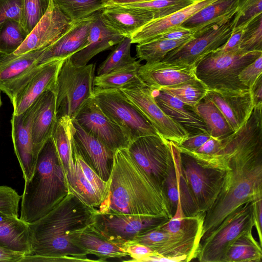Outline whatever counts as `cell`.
<instances>
[{
  "label": "cell",
  "mask_w": 262,
  "mask_h": 262,
  "mask_svg": "<svg viewBox=\"0 0 262 262\" xmlns=\"http://www.w3.org/2000/svg\"><path fill=\"white\" fill-rule=\"evenodd\" d=\"M226 168L220 191L205 212L199 244L239 206L262 196V110L254 108L247 121L222 139L216 157Z\"/></svg>",
  "instance_id": "1"
},
{
  "label": "cell",
  "mask_w": 262,
  "mask_h": 262,
  "mask_svg": "<svg viewBox=\"0 0 262 262\" xmlns=\"http://www.w3.org/2000/svg\"><path fill=\"white\" fill-rule=\"evenodd\" d=\"M96 209L69 193L52 209L28 223L30 233L29 261H93L73 243L80 232L93 224Z\"/></svg>",
  "instance_id": "2"
},
{
  "label": "cell",
  "mask_w": 262,
  "mask_h": 262,
  "mask_svg": "<svg viewBox=\"0 0 262 262\" xmlns=\"http://www.w3.org/2000/svg\"><path fill=\"white\" fill-rule=\"evenodd\" d=\"M96 209L100 213L172 217L163 188L138 165L126 148L115 151L105 194Z\"/></svg>",
  "instance_id": "3"
},
{
  "label": "cell",
  "mask_w": 262,
  "mask_h": 262,
  "mask_svg": "<svg viewBox=\"0 0 262 262\" xmlns=\"http://www.w3.org/2000/svg\"><path fill=\"white\" fill-rule=\"evenodd\" d=\"M69 193L65 171L51 136L38 154L31 179L25 182L19 218L27 223L36 221Z\"/></svg>",
  "instance_id": "4"
},
{
  "label": "cell",
  "mask_w": 262,
  "mask_h": 262,
  "mask_svg": "<svg viewBox=\"0 0 262 262\" xmlns=\"http://www.w3.org/2000/svg\"><path fill=\"white\" fill-rule=\"evenodd\" d=\"M262 55V51L238 49L229 52L214 51L195 67V75L209 90L249 89L238 79L241 71Z\"/></svg>",
  "instance_id": "5"
},
{
  "label": "cell",
  "mask_w": 262,
  "mask_h": 262,
  "mask_svg": "<svg viewBox=\"0 0 262 262\" xmlns=\"http://www.w3.org/2000/svg\"><path fill=\"white\" fill-rule=\"evenodd\" d=\"M95 65L77 66L68 57L58 73L55 92L57 119L68 116L74 120L93 96Z\"/></svg>",
  "instance_id": "6"
},
{
  "label": "cell",
  "mask_w": 262,
  "mask_h": 262,
  "mask_svg": "<svg viewBox=\"0 0 262 262\" xmlns=\"http://www.w3.org/2000/svg\"><path fill=\"white\" fill-rule=\"evenodd\" d=\"M253 203L247 202L230 213L202 243L194 259L201 262H223L229 246L238 237L252 230Z\"/></svg>",
  "instance_id": "7"
},
{
  "label": "cell",
  "mask_w": 262,
  "mask_h": 262,
  "mask_svg": "<svg viewBox=\"0 0 262 262\" xmlns=\"http://www.w3.org/2000/svg\"><path fill=\"white\" fill-rule=\"evenodd\" d=\"M237 19V11L230 16L194 32L190 40L170 51L162 61L196 67L205 56L227 42Z\"/></svg>",
  "instance_id": "8"
},
{
  "label": "cell",
  "mask_w": 262,
  "mask_h": 262,
  "mask_svg": "<svg viewBox=\"0 0 262 262\" xmlns=\"http://www.w3.org/2000/svg\"><path fill=\"white\" fill-rule=\"evenodd\" d=\"M102 112L121 127L131 140L159 134L120 89L93 88L92 97Z\"/></svg>",
  "instance_id": "9"
},
{
  "label": "cell",
  "mask_w": 262,
  "mask_h": 262,
  "mask_svg": "<svg viewBox=\"0 0 262 262\" xmlns=\"http://www.w3.org/2000/svg\"><path fill=\"white\" fill-rule=\"evenodd\" d=\"M169 219L163 216L100 213L96 211L92 226L109 241L121 246L158 227Z\"/></svg>",
  "instance_id": "10"
},
{
  "label": "cell",
  "mask_w": 262,
  "mask_h": 262,
  "mask_svg": "<svg viewBox=\"0 0 262 262\" xmlns=\"http://www.w3.org/2000/svg\"><path fill=\"white\" fill-rule=\"evenodd\" d=\"M126 149L138 165L163 189L173 162L170 141L160 134L144 136L131 140Z\"/></svg>",
  "instance_id": "11"
},
{
  "label": "cell",
  "mask_w": 262,
  "mask_h": 262,
  "mask_svg": "<svg viewBox=\"0 0 262 262\" xmlns=\"http://www.w3.org/2000/svg\"><path fill=\"white\" fill-rule=\"evenodd\" d=\"M180 152L182 172L200 213L204 214L220 191L225 171L204 166Z\"/></svg>",
  "instance_id": "12"
},
{
  "label": "cell",
  "mask_w": 262,
  "mask_h": 262,
  "mask_svg": "<svg viewBox=\"0 0 262 262\" xmlns=\"http://www.w3.org/2000/svg\"><path fill=\"white\" fill-rule=\"evenodd\" d=\"M120 90L165 139L179 144L189 136L183 126L162 110L156 101L152 90L143 82Z\"/></svg>",
  "instance_id": "13"
},
{
  "label": "cell",
  "mask_w": 262,
  "mask_h": 262,
  "mask_svg": "<svg viewBox=\"0 0 262 262\" xmlns=\"http://www.w3.org/2000/svg\"><path fill=\"white\" fill-rule=\"evenodd\" d=\"M69 193L86 205L97 209L106 190L107 182L103 181L84 161L75 146L73 137V153L65 171Z\"/></svg>",
  "instance_id": "14"
},
{
  "label": "cell",
  "mask_w": 262,
  "mask_h": 262,
  "mask_svg": "<svg viewBox=\"0 0 262 262\" xmlns=\"http://www.w3.org/2000/svg\"><path fill=\"white\" fill-rule=\"evenodd\" d=\"M77 123L113 151L127 148L131 140L126 132L108 118L91 97L76 117Z\"/></svg>",
  "instance_id": "15"
},
{
  "label": "cell",
  "mask_w": 262,
  "mask_h": 262,
  "mask_svg": "<svg viewBox=\"0 0 262 262\" xmlns=\"http://www.w3.org/2000/svg\"><path fill=\"white\" fill-rule=\"evenodd\" d=\"M72 23L53 0H50L45 15L13 53L20 55L46 48L62 35Z\"/></svg>",
  "instance_id": "16"
},
{
  "label": "cell",
  "mask_w": 262,
  "mask_h": 262,
  "mask_svg": "<svg viewBox=\"0 0 262 262\" xmlns=\"http://www.w3.org/2000/svg\"><path fill=\"white\" fill-rule=\"evenodd\" d=\"M222 113L233 132L249 118L254 107L251 90H209L206 96Z\"/></svg>",
  "instance_id": "17"
},
{
  "label": "cell",
  "mask_w": 262,
  "mask_h": 262,
  "mask_svg": "<svg viewBox=\"0 0 262 262\" xmlns=\"http://www.w3.org/2000/svg\"><path fill=\"white\" fill-rule=\"evenodd\" d=\"M73 141L78 151L87 164L104 181L110 177L115 152L96 137L86 132L75 120Z\"/></svg>",
  "instance_id": "18"
},
{
  "label": "cell",
  "mask_w": 262,
  "mask_h": 262,
  "mask_svg": "<svg viewBox=\"0 0 262 262\" xmlns=\"http://www.w3.org/2000/svg\"><path fill=\"white\" fill-rule=\"evenodd\" d=\"M138 73L141 80L151 90H160L197 79L195 67L162 61L141 64Z\"/></svg>",
  "instance_id": "19"
},
{
  "label": "cell",
  "mask_w": 262,
  "mask_h": 262,
  "mask_svg": "<svg viewBox=\"0 0 262 262\" xmlns=\"http://www.w3.org/2000/svg\"><path fill=\"white\" fill-rule=\"evenodd\" d=\"M56 99L55 89L49 90L43 92L31 106V135L36 158L51 137L57 120Z\"/></svg>",
  "instance_id": "20"
},
{
  "label": "cell",
  "mask_w": 262,
  "mask_h": 262,
  "mask_svg": "<svg viewBox=\"0 0 262 262\" xmlns=\"http://www.w3.org/2000/svg\"><path fill=\"white\" fill-rule=\"evenodd\" d=\"M96 14L79 21L72 23L62 35L43 49L36 61L37 64L66 59L84 48L87 45L88 36Z\"/></svg>",
  "instance_id": "21"
},
{
  "label": "cell",
  "mask_w": 262,
  "mask_h": 262,
  "mask_svg": "<svg viewBox=\"0 0 262 262\" xmlns=\"http://www.w3.org/2000/svg\"><path fill=\"white\" fill-rule=\"evenodd\" d=\"M32 108L30 106L19 115H12L11 137L25 182L29 181L35 169L37 158L34 155L31 135Z\"/></svg>",
  "instance_id": "22"
},
{
  "label": "cell",
  "mask_w": 262,
  "mask_h": 262,
  "mask_svg": "<svg viewBox=\"0 0 262 262\" xmlns=\"http://www.w3.org/2000/svg\"><path fill=\"white\" fill-rule=\"evenodd\" d=\"M64 59L42 64L39 71L16 94L11 101L12 115H19L26 111L45 92L55 89L59 69Z\"/></svg>",
  "instance_id": "23"
},
{
  "label": "cell",
  "mask_w": 262,
  "mask_h": 262,
  "mask_svg": "<svg viewBox=\"0 0 262 262\" xmlns=\"http://www.w3.org/2000/svg\"><path fill=\"white\" fill-rule=\"evenodd\" d=\"M104 24L124 37L132 34L154 19L152 12L147 9L112 5L105 6L100 12Z\"/></svg>",
  "instance_id": "24"
},
{
  "label": "cell",
  "mask_w": 262,
  "mask_h": 262,
  "mask_svg": "<svg viewBox=\"0 0 262 262\" xmlns=\"http://www.w3.org/2000/svg\"><path fill=\"white\" fill-rule=\"evenodd\" d=\"M100 12L95 15L86 46L70 56L71 61L75 65L87 64L95 56L112 48L125 37L104 24L101 18Z\"/></svg>",
  "instance_id": "25"
},
{
  "label": "cell",
  "mask_w": 262,
  "mask_h": 262,
  "mask_svg": "<svg viewBox=\"0 0 262 262\" xmlns=\"http://www.w3.org/2000/svg\"><path fill=\"white\" fill-rule=\"evenodd\" d=\"M216 0H202L166 17L152 19L130 36L132 43L140 44L152 40L173 27L180 26L187 18Z\"/></svg>",
  "instance_id": "26"
},
{
  "label": "cell",
  "mask_w": 262,
  "mask_h": 262,
  "mask_svg": "<svg viewBox=\"0 0 262 262\" xmlns=\"http://www.w3.org/2000/svg\"><path fill=\"white\" fill-rule=\"evenodd\" d=\"M152 91L156 101L162 110L183 126L189 135L207 132L205 124L191 107L163 90Z\"/></svg>",
  "instance_id": "27"
},
{
  "label": "cell",
  "mask_w": 262,
  "mask_h": 262,
  "mask_svg": "<svg viewBox=\"0 0 262 262\" xmlns=\"http://www.w3.org/2000/svg\"><path fill=\"white\" fill-rule=\"evenodd\" d=\"M0 246L30 255L28 224L18 217L0 212Z\"/></svg>",
  "instance_id": "28"
},
{
  "label": "cell",
  "mask_w": 262,
  "mask_h": 262,
  "mask_svg": "<svg viewBox=\"0 0 262 262\" xmlns=\"http://www.w3.org/2000/svg\"><path fill=\"white\" fill-rule=\"evenodd\" d=\"M91 225L74 239L73 243L77 247L87 255L93 254L97 256L98 261H105L111 258L128 257L123 246L109 241L94 230Z\"/></svg>",
  "instance_id": "29"
},
{
  "label": "cell",
  "mask_w": 262,
  "mask_h": 262,
  "mask_svg": "<svg viewBox=\"0 0 262 262\" xmlns=\"http://www.w3.org/2000/svg\"><path fill=\"white\" fill-rule=\"evenodd\" d=\"M237 0H216L192 15L181 26L193 32L201 30L234 14Z\"/></svg>",
  "instance_id": "30"
},
{
  "label": "cell",
  "mask_w": 262,
  "mask_h": 262,
  "mask_svg": "<svg viewBox=\"0 0 262 262\" xmlns=\"http://www.w3.org/2000/svg\"><path fill=\"white\" fill-rule=\"evenodd\" d=\"M192 110L203 121L211 137L223 139L233 132L222 113L207 97Z\"/></svg>",
  "instance_id": "31"
},
{
  "label": "cell",
  "mask_w": 262,
  "mask_h": 262,
  "mask_svg": "<svg viewBox=\"0 0 262 262\" xmlns=\"http://www.w3.org/2000/svg\"><path fill=\"white\" fill-rule=\"evenodd\" d=\"M261 246L253 237L252 230L240 236L228 247L223 262H261Z\"/></svg>",
  "instance_id": "32"
},
{
  "label": "cell",
  "mask_w": 262,
  "mask_h": 262,
  "mask_svg": "<svg viewBox=\"0 0 262 262\" xmlns=\"http://www.w3.org/2000/svg\"><path fill=\"white\" fill-rule=\"evenodd\" d=\"M140 60L130 64L113 70L108 73L94 77L93 85L101 89H117L140 83L138 71Z\"/></svg>",
  "instance_id": "33"
},
{
  "label": "cell",
  "mask_w": 262,
  "mask_h": 262,
  "mask_svg": "<svg viewBox=\"0 0 262 262\" xmlns=\"http://www.w3.org/2000/svg\"><path fill=\"white\" fill-rule=\"evenodd\" d=\"M73 120L68 116L57 119L52 137L66 171L69 166L73 153Z\"/></svg>",
  "instance_id": "34"
},
{
  "label": "cell",
  "mask_w": 262,
  "mask_h": 262,
  "mask_svg": "<svg viewBox=\"0 0 262 262\" xmlns=\"http://www.w3.org/2000/svg\"><path fill=\"white\" fill-rule=\"evenodd\" d=\"M43 49L20 55L0 53V82L13 78L36 62Z\"/></svg>",
  "instance_id": "35"
},
{
  "label": "cell",
  "mask_w": 262,
  "mask_h": 262,
  "mask_svg": "<svg viewBox=\"0 0 262 262\" xmlns=\"http://www.w3.org/2000/svg\"><path fill=\"white\" fill-rule=\"evenodd\" d=\"M192 36L179 39H155L136 46V57L140 61H161L171 50L190 40Z\"/></svg>",
  "instance_id": "36"
},
{
  "label": "cell",
  "mask_w": 262,
  "mask_h": 262,
  "mask_svg": "<svg viewBox=\"0 0 262 262\" xmlns=\"http://www.w3.org/2000/svg\"><path fill=\"white\" fill-rule=\"evenodd\" d=\"M72 23H76L100 12L105 0H53Z\"/></svg>",
  "instance_id": "37"
},
{
  "label": "cell",
  "mask_w": 262,
  "mask_h": 262,
  "mask_svg": "<svg viewBox=\"0 0 262 262\" xmlns=\"http://www.w3.org/2000/svg\"><path fill=\"white\" fill-rule=\"evenodd\" d=\"M178 183L179 201L183 215L193 217L200 214L182 172L180 152L175 144L170 141Z\"/></svg>",
  "instance_id": "38"
},
{
  "label": "cell",
  "mask_w": 262,
  "mask_h": 262,
  "mask_svg": "<svg viewBox=\"0 0 262 262\" xmlns=\"http://www.w3.org/2000/svg\"><path fill=\"white\" fill-rule=\"evenodd\" d=\"M161 90L176 97L193 108L207 95L209 89L197 78Z\"/></svg>",
  "instance_id": "39"
},
{
  "label": "cell",
  "mask_w": 262,
  "mask_h": 262,
  "mask_svg": "<svg viewBox=\"0 0 262 262\" xmlns=\"http://www.w3.org/2000/svg\"><path fill=\"white\" fill-rule=\"evenodd\" d=\"M131 39L125 37L116 45L106 58L99 65L97 75L134 63L137 60L131 56Z\"/></svg>",
  "instance_id": "40"
},
{
  "label": "cell",
  "mask_w": 262,
  "mask_h": 262,
  "mask_svg": "<svg viewBox=\"0 0 262 262\" xmlns=\"http://www.w3.org/2000/svg\"><path fill=\"white\" fill-rule=\"evenodd\" d=\"M28 35L20 22L8 20L0 29V53H14Z\"/></svg>",
  "instance_id": "41"
},
{
  "label": "cell",
  "mask_w": 262,
  "mask_h": 262,
  "mask_svg": "<svg viewBox=\"0 0 262 262\" xmlns=\"http://www.w3.org/2000/svg\"><path fill=\"white\" fill-rule=\"evenodd\" d=\"M195 2L193 0H151L119 5L149 10L152 12L153 19H155L168 16L191 5Z\"/></svg>",
  "instance_id": "42"
},
{
  "label": "cell",
  "mask_w": 262,
  "mask_h": 262,
  "mask_svg": "<svg viewBox=\"0 0 262 262\" xmlns=\"http://www.w3.org/2000/svg\"><path fill=\"white\" fill-rule=\"evenodd\" d=\"M50 0H24L21 24L29 34L46 13Z\"/></svg>",
  "instance_id": "43"
},
{
  "label": "cell",
  "mask_w": 262,
  "mask_h": 262,
  "mask_svg": "<svg viewBox=\"0 0 262 262\" xmlns=\"http://www.w3.org/2000/svg\"><path fill=\"white\" fill-rule=\"evenodd\" d=\"M239 49L246 51H262L261 14L245 27Z\"/></svg>",
  "instance_id": "44"
},
{
  "label": "cell",
  "mask_w": 262,
  "mask_h": 262,
  "mask_svg": "<svg viewBox=\"0 0 262 262\" xmlns=\"http://www.w3.org/2000/svg\"><path fill=\"white\" fill-rule=\"evenodd\" d=\"M237 1L238 19L235 28H244L262 13V0Z\"/></svg>",
  "instance_id": "45"
},
{
  "label": "cell",
  "mask_w": 262,
  "mask_h": 262,
  "mask_svg": "<svg viewBox=\"0 0 262 262\" xmlns=\"http://www.w3.org/2000/svg\"><path fill=\"white\" fill-rule=\"evenodd\" d=\"M163 190L166 196L170 214L172 216L179 202L178 183L174 161L170 166L164 183Z\"/></svg>",
  "instance_id": "46"
},
{
  "label": "cell",
  "mask_w": 262,
  "mask_h": 262,
  "mask_svg": "<svg viewBox=\"0 0 262 262\" xmlns=\"http://www.w3.org/2000/svg\"><path fill=\"white\" fill-rule=\"evenodd\" d=\"M21 197L12 188L0 186V212L18 217Z\"/></svg>",
  "instance_id": "47"
},
{
  "label": "cell",
  "mask_w": 262,
  "mask_h": 262,
  "mask_svg": "<svg viewBox=\"0 0 262 262\" xmlns=\"http://www.w3.org/2000/svg\"><path fill=\"white\" fill-rule=\"evenodd\" d=\"M24 0H0V29L9 19L21 22Z\"/></svg>",
  "instance_id": "48"
},
{
  "label": "cell",
  "mask_w": 262,
  "mask_h": 262,
  "mask_svg": "<svg viewBox=\"0 0 262 262\" xmlns=\"http://www.w3.org/2000/svg\"><path fill=\"white\" fill-rule=\"evenodd\" d=\"M261 73L262 55L246 66L239 73L238 79L244 85L251 90Z\"/></svg>",
  "instance_id": "49"
},
{
  "label": "cell",
  "mask_w": 262,
  "mask_h": 262,
  "mask_svg": "<svg viewBox=\"0 0 262 262\" xmlns=\"http://www.w3.org/2000/svg\"><path fill=\"white\" fill-rule=\"evenodd\" d=\"M123 248L128 257V261L145 262L150 255L156 253L153 249L143 244L133 241L129 242L123 245Z\"/></svg>",
  "instance_id": "50"
},
{
  "label": "cell",
  "mask_w": 262,
  "mask_h": 262,
  "mask_svg": "<svg viewBox=\"0 0 262 262\" xmlns=\"http://www.w3.org/2000/svg\"><path fill=\"white\" fill-rule=\"evenodd\" d=\"M210 137L211 136L208 132L189 135L181 143L175 145L179 151H193L202 146Z\"/></svg>",
  "instance_id": "51"
},
{
  "label": "cell",
  "mask_w": 262,
  "mask_h": 262,
  "mask_svg": "<svg viewBox=\"0 0 262 262\" xmlns=\"http://www.w3.org/2000/svg\"><path fill=\"white\" fill-rule=\"evenodd\" d=\"M245 27L234 28L232 34L227 42L218 49L224 52H229L239 49L241 39Z\"/></svg>",
  "instance_id": "52"
},
{
  "label": "cell",
  "mask_w": 262,
  "mask_h": 262,
  "mask_svg": "<svg viewBox=\"0 0 262 262\" xmlns=\"http://www.w3.org/2000/svg\"><path fill=\"white\" fill-rule=\"evenodd\" d=\"M193 33L194 32L180 25L167 30L155 39H179L192 36Z\"/></svg>",
  "instance_id": "53"
},
{
  "label": "cell",
  "mask_w": 262,
  "mask_h": 262,
  "mask_svg": "<svg viewBox=\"0 0 262 262\" xmlns=\"http://www.w3.org/2000/svg\"><path fill=\"white\" fill-rule=\"evenodd\" d=\"M254 225L259 238V243L262 246V196L252 201Z\"/></svg>",
  "instance_id": "54"
},
{
  "label": "cell",
  "mask_w": 262,
  "mask_h": 262,
  "mask_svg": "<svg viewBox=\"0 0 262 262\" xmlns=\"http://www.w3.org/2000/svg\"><path fill=\"white\" fill-rule=\"evenodd\" d=\"M25 255L22 252L0 246V261L20 262Z\"/></svg>",
  "instance_id": "55"
},
{
  "label": "cell",
  "mask_w": 262,
  "mask_h": 262,
  "mask_svg": "<svg viewBox=\"0 0 262 262\" xmlns=\"http://www.w3.org/2000/svg\"><path fill=\"white\" fill-rule=\"evenodd\" d=\"M251 90L254 107L262 106V75L258 77Z\"/></svg>",
  "instance_id": "56"
},
{
  "label": "cell",
  "mask_w": 262,
  "mask_h": 262,
  "mask_svg": "<svg viewBox=\"0 0 262 262\" xmlns=\"http://www.w3.org/2000/svg\"><path fill=\"white\" fill-rule=\"evenodd\" d=\"M149 1L151 0H105V6L112 5H124Z\"/></svg>",
  "instance_id": "57"
},
{
  "label": "cell",
  "mask_w": 262,
  "mask_h": 262,
  "mask_svg": "<svg viewBox=\"0 0 262 262\" xmlns=\"http://www.w3.org/2000/svg\"><path fill=\"white\" fill-rule=\"evenodd\" d=\"M2 104V101L1 100V93H0V107L1 106Z\"/></svg>",
  "instance_id": "58"
},
{
  "label": "cell",
  "mask_w": 262,
  "mask_h": 262,
  "mask_svg": "<svg viewBox=\"0 0 262 262\" xmlns=\"http://www.w3.org/2000/svg\"><path fill=\"white\" fill-rule=\"evenodd\" d=\"M194 2H197V1H202V0H193Z\"/></svg>",
  "instance_id": "59"
}]
</instances>
